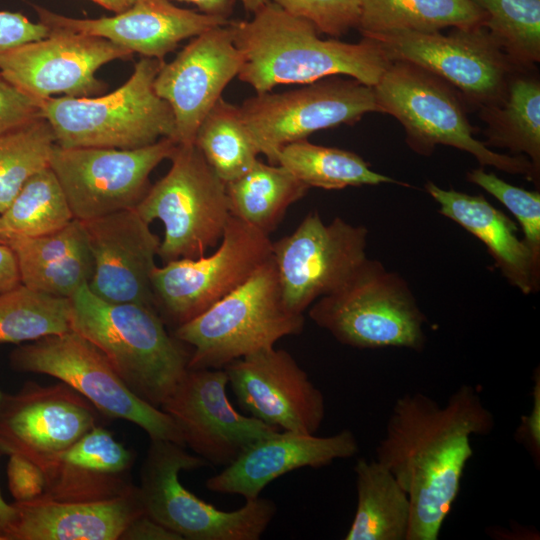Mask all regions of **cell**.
Returning <instances> with one entry per match:
<instances>
[{
  "label": "cell",
  "mask_w": 540,
  "mask_h": 540,
  "mask_svg": "<svg viewBox=\"0 0 540 540\" xmlns=\"http://www.w3.org/2000/svg\"><path fill=\"white\" fill-rule=\"evenodd\" d=\"M35 9L39 22L50 30L101 37L132 54L161 61L181 41L229 23L228 18L181 8L169 0H136L114 16L94 19L67 17L39 6Z\"/></svg>",
  "instance_id": "cell-22"
},
{
  "label": "cell",
  "mask_w": 540,
  "mask_h": 540,
  "mask_svg": "<svg viewBox=\"0 0 540 540\" xmlns=\"http://www.w3.org/2000/svg\"><path fill=\"white\" fill-rule=\"evenodd\" d=\"M308 315L350 347H425L426 316L408 282L376 259L367 257L340 287L317 299Z\"/></svg>",
  "instance_id": "cell-7"
},
{
  "label": "cell",
  "mask_w": 540,
  "mask_h": 540,
  "mask_svg": "<svg viewBox=\"0 0 540 540\" xmlns=\"http://www.w3.org/2000/svg\"><path fill=\"white\" fill-rule=\"evenodd\" d=\"M363 35L440 32L484 26L487 15L471 0H359Z\"/></svg>",
  "instance_id": "cell-29"
},
{
  "label": "cell",
  "mask_w": 540,
  "mask_h": 540,
  "mask_svg": "<svg viewBox=\"0 0 540 540\" xmlns=\"http://www.w3.org/2000/svg\"><path fill=\"white\" fill-rule=\"evenodd\" d=\"M373 89L379 112L402 124L414 152L430 156L437 145L451 146L473 155L482 167L522 175L539 187L540 171L526 156L498 153L474 137L462 96L439 76L409 62L391 61Z\"/></svg>",
  "instance_id": "cell-4"
},
{
  "label": "cell",
  "mask_w": 540,
  "mask_h": 540,
  "mask_svg": "<svg viewBox=\"0 0 540 540\" xmlns=\"http://www.w3.org/2000/svg\"><path fill=\"white\" fill-rule=\"evenodd\" d=\"M15 519V509L13 504L7 503L0 492V537L6 540L5 536Z\"/></svg>",
  "instance_id": "cell-47"
},
{
  "label": "cell",
  "mask_w": 540,
  "mask_h": 540,
  "mask_svg": "<svg viewBox=\"0 0 540 540\" xmlns=\"http://www.w3.org/2000/svg\"><path fill=\"white\" fill-rule=\"evenodd\" d=\"M132 55L101 37L51 30L43 39L0 55V73L39 102L55 95L92 97L106 87L96 77V71L106 63Z\"/></svg>",
  "instance_id": "cell-17"
},
{
  "label": "cell",
  "mask_w": 540,
  "mask_h": 540,
  "mask_svg": "<svg viewBox=\"0 0 540 540\" xmlns=\"http://www.w3.org/2000/svg\"><path fill=\"white\" fill-rule=\"evenodd\" d=\"M164 61L143 57L116 90L92 97H51L40 102L55 144L64 148L136 149L162 138L176 141L170 105L154 90Z\"/></svg>",
  "instance_id": "cell-5"
},
{
  "label": "cell",
  "mask_w": 540,
  "mask_h": 540,
  "mask_svg": "<svg viewBox=\"0 0 540 540\" xmlns=\"http://www.w3.org/2000/svg\"><path fill=\"white\" fill-rule=\"evenodd\" d=\"M12 504L15 519L6 540H119L145 513L138 486L106 500L58 501L42 495Z\"/></svg>",
  "instance_id": "cell-25"
},
{
  "label": "cell",
  "mask_w": 540,
  "mask_h": 540,
  "mask_svg": "<svg viewBox=\"0 0 540 540\" xmlns=\"http://www.w3.org/2000/svg\"><path fill=\"white\" fill-rule=\"evenodd\" d=\"M238 107L259 154L270 164H276L287 144L322 129L353 125L365 114L379 112L372 86L339 76L282 93H256Z\"/></svg>",
  "instance_id": "cell-12"
},
{
  "label": "cell",
  "mask_w": 540,
  "mask_h": 540,
  "mask_svg": "<svg viewBox=\"0 0 540 540\" xmlns=\"http://www.w3.org/2000/svg\"><path fill=\"white\" fill-rule=\"evenodd\" d=\"M532 70H517L505 100L479 108V118L486 124L483 143L488 148H505L526 156L540 171V81Z\"/></svg>",
  "instance_id": "cell-30"
},
{
  "label": "cell",
  "mask_w": 540,
  "mask_h": 540,
  "mask_svg": "<svg viewBox=\"0 0 540 540\" xmlns=\"http://www.w3.org/2000/svg\"><path fill=\"white\" fill-rule=\"evenodd\" d=\"M171 161L134 208L147 223H163L158 256L164 263L205 255L221 241L231 217L226 183L194 143L178 144Z\"/></svg>",
  "instance_id": "cell-9"
},
{
  "label": "cell",
  "mask_w": 540,
  "mask_h": 540,
  "mask_svg": "<svg viewBox=\"0 0 540 540\" xmlns=\"http://www.w3.org/2000/svg\"><path fill=\"white\" fill-rule=\"evenodd\" d=\"M93 259L92 293L112 303L155 307L151 276L161 240L135 209L81 221Z\"/></svg>",
  "instance_id": "cell-21"
},
{
  "label": "cell",
  "mask_w": 540,
  "mask_h": 540,
  "mask_svg": "<svg viewBox=\"0 0 540 540\" xmlns=\"http://www.w3.org/2000/svg\"><path fill=\"white\" fill-rule=\"evenodd\" d=\"M74 218L54 172L48 166L31 176L0 213V238L38 237L56 232Z\"/></svg>",
  "instance_id": "cell-33"
},
{
  "label": "cell",
  "mask_w": 540,
  "mask_h": 540,
  "mask_svg": "<svg viewBox=\"0 0 540 540\" xmlns=\"http://www.w3.org/2000/svg\"><path fill=\"white\" fill-rule=\"evenodd\" d=\"M240 407L284 431L316 434L325 417L322 392L294 357L275 347L223 368Z\"/></svg>",
  "instance_id": "cell-19"
},
{
  "label": "cell",
  "mask_w": 540,
  "mask_h": 540,
  "mask_svg": "<svg viewBox=\"0 0 540 540\" xmlns=\"http://www.w3.org/2000/svg\"><path fill=\"white\" fill-rule=\"evenodd\" d=\"M359 451L349 429L330 436L276 431L250 445L235 461L206 480L208 490L236 494L245 500L260 497L275 479L296 469L320 468Z\"/></svg>",
  "instance_id": "cell-23"
},
{
  "label": "cell",
  "mask_w": 540,
  "mask_h": 540,
  "mask_svg": "<svg viewBox=\"0 0 540 540\" xmlns=\"http://www.w3.org/2000/svg\"><path fill=\"white\" fill-rule=\"evenodd\" d=\"M357 505L345 540H406L411 504L405 490L379 461L355 464Z\"/></svg>",
  "instance_id": "cell-28"
},
{
  "label": "cell",
  "mask_w": 540,
  "mask_h": 540,
  "mask_svg": "<svg viewBox=\"0 0 540 540\" xmlns=\"http://www.w3.org/2000/svg\"><path fill=\"white\" fill-rule=\"evenodd\" d=\"M308 190L283 166L259 160L245 174L226 183L231 215L267 235Z\"/></svg>",
  "instance_id": "cell-31"
},
{
  "label": "cell",
  "mask_w": 540,
  "mask_h": 540,
  "mask_svg": "<svg viewBox=\"0 0 540 540\" xmlns=\"http://www.w3.org/2000/svg\"><path fill=\"white\" fill-rule=\"evenodd\" d=\"M195 5L200 12L227 18L235 0H177ZM248 12L255 13L271 0H238Z\"/></svg>",
  "instance_id": "cell-45"
},
{
  "label": "cell",
  "mask_w": 540,
  "mask_h": 540,
  "mask_svg": "<svg viewBox=\"0 0 540 540\" xmlns=\"http://www.w3.org/2000/svg\"><path fill=\"white\" fill-rule=\"evenodd\" d=\"M171 138L136 149L64 148L54 145L49 167L60 183L75 219L80 221L134 209L150 188L151 172L171 159Z\"/></svg>",
  "instance_id": "cell-14"
},
{
  "label": "cell",
  "mask_w": 540,
  "mask_h": 540,
  "mask_svg": "<svg viewBox=\"0 0 540 540\" xmlns=\"http://www.w3.org/2000/svg\"><path fill=\"white\" fill-rule=\"evenodd\" d=\"M276 164L283 166L309 188L339 190L382 183L408 186L373 171L362 157L351 151L316 145L306 139L282 147Z\"/></svg>",
  "instance_id": "cell-32"
},
{
  "label": "cell",
  "mask_w": 540,
  "mask_h": 540,
  "mask_svg": "<svg viewBox=\"0 0 540 540\" xmlns=\"http://www.w3.org/2000/svg\"><path fill=\"white\" fill-rule=\"evenodd\" d=\"M21 284L17 260L6 243L0 242V293Z\"/></svg>",
  "instance_id": "cell-46"
},
{
  "label": "cell",
  "mask_w": 540,
  "mask_h": 540,
  "mask_svg": "<svg viewBox=\"0 0 540 540\" xmlns=\"http://www.w3.org/2000/svg\"><path fill=\"white\" fill-rule=\"evenodd\" d=\"M51 30L18 12L0 11V55L22 44L47 37Z\"/></svg>",
  "instance_id": "cell-42"
},
{
  "label": "cell",
  "mask_w": 540,
  "mask_h": 540,
  "mask_svg": "<svg viewBox=\"0 0 540 540\" xmlns=\"http://www.w3.org/2000/svg\"><path fill=\"white\" fill-rule=\"evenodd\" d=\"M3 395H4V392H2V391L0 390V403H1V401H2Z\"/></svg>",
  "instance_id": "cell-49"
},
{
  "label": "cell",
  "mask_w": 540,
  "mask_h": 540,
  "mask_svg": "<svg viewBox=\"0 0 540 540\" xmlns=\"http://www.w3.org/2000/svg\"><path fill=\"white\" fill-rule=\"evenodd\" d=\"M368 230L340 217L325 224L308 213L293 233L272 244L283 299L303 313L320 297L340 287L367 258Z\"/></svg>",
  "instance_id": "cell-15"
},
{
  "label": "cell",
  "mask_w": 540,
  "mask_h": 540,
  "mask_svg": "<svg viewBox=\"0 0 540 540\" xmlns=\"http://www.w3.org/2000/svg\"><path fill=\"white\" fill-rule=\"evenodd\" d=\"M194 144L225 183L245 174L258 160L239 107L222 97L201 122Z\"/></svg>",
  "instance_id": "cell-34"
},
{
  "label": "cell",
  "mask_w": 540,
  "mask_h": 540,
  "mask_svg": "<svg viewBox=\"0 0 540 540\" xmlns=\"http://www.w3.org/2000/svg\"><path fill=\"white\" fill-rule=\"evenodd\" d=\"M224 369H188L160 406L185 447L208 464L226 467L250 445L280 429L239 413L227 397Z\"/></svg>",
  "instance_id": "cell-16"
},
{
  "label": "cell",
  "mask_w": 540,
  "mask_h": 540,
  "mask_svg": "<svg viewBox=\"0 0 540 540\" xmlns=\"http://www.w3.org/2000/svg\"><path fill=\"white\" fill-rule=\"evenodd\" d=\"M40 116V102L22 92L0 73V133Z\"/></svg>",
  "instance_id": "cell-40"
},
{
  "label": "cell",
  "mask_w": 540,
  "mask_h": 540,
  "mask_svg": "<svg viewBox=\"0 0 540 540\" xmlns=\"http://www.w3.org/2000/svg\"><path fill=\"white\" fill-rule=\"evenodd\" d=\"M286 12L310 21L319 32L339 37L358 26L359 0H271Z\"/></svg>",
  "instance_id": "cell-39"
},
{
  "label": "cell",
  "mask_w": 540,
  "mask_h": 540,
  "mask_svg": "<svg viewBox=\"0 0 540 540\" xmlns=\"http://www.w3.org/2000/svg\"><path fill=\"white\" fill-rule=\"evenodd\" d=\"M469 182L499 200L519 222L533 256L540 262V192L511 185L482 167L466 174Z\"/></svg>",
  "instance_id": "cell-38"
},
{
  "label": "cell",
  "mask_w": 540,
  "mask_h": 540,
  "mask_svg": "<svg viewBox=\"0 0 540 540\" xmlns=\"http://www.w3.org/2000/svg\"><path fill=\"white\" fill-rule=\"evenodd\" d=\"M69 299L23 284L0 293V344L34 341L70 330Z\"/></svg>",
  "instance_id": "cell-35"
},
{
  "label": "cell",
  "mask_w": 540,
  "mask_h": 540,
  "mask_svg": "<svg viewBox=\"0 0 540 540\" xmlns=\"http://www.w3.org/2000/svg\"><path fill=\"white\" fill-rule=\"evenodd\" d=\"M8 488L15 501L33 500L45 493L42 468L31 460L10 455L7 465Z\"/></svg>",
  "instance_id": "cell-41"
},
{
  "label": "cell",
  "mask_w": 540,
  "mask_h": 540,
  "mask_svg": "<svg viewBox=\"0 0 540 540\" xmlns=\"http://www.w3.org/2000/svg\"><path fill=\"white\" fill-rule=\"evenodd\" d=\"M9 360L15 371L59 379L91 402L100 414L139 426L150 440H167L185 447L174 420L136 396L104 354L72 330L20 345Z\"/></svg>",
  "instance_id": "cell-10"
},
{
  "label": "cell",
  "mask_w": 540,
  "mask_h": 540,
  "mask_svg": "<svg viewBox=\"0 0 540 540\" xmlns=\"http://www.w3.org/2000/svg\"><path fill=\"white\" fill-rule=\"evenodd\" d=\"M100 412L67 384L28 381L0 403V455H19L43 468L98 425Z\"/></svg>",
  "instance_id": "cell-18"
},
{
  "label": "cell",
  "mask_w": 540,
  "mask_h": 540,
  "mask_svg": "<svg viewBox=\"0 0 540 540\" xmlns=\"http://www.w3.org/2000/svg\"><path fill=\"white\" fill-rule=\"evenodd\" d=\"M136 0H127V2L129 3V5H132Z\"/></svg>",
  "instance_id": "cell-50"
},
{
  "label": "cell",
  "mask_w": 540,
  "mask_h": 540,
  "mask_svg": "<svg viewBox=\"0 0 540 540\" xmlns=\"http://www.w3.org/2000/svg\"><path fill=\"white\" fill-rule=\"evenodd\" d=\"M230 27L243 55L237 77L256 93L340 75L373 87L391 62L376 41L365 37L359 43L321 39L310 21L272 1L250 20L230 22Z\"/></svg>",
  "instance_id": "cell-2"
},
{
  "label": "cell",
  "mask_w": 540,
  "mask_h": 540,
  "mask_svg": "<svg viewBox=\"0 0 540 540\" xmlns=\"http://www.w3.org/2000/svg\"><path fill=\"white\" fill-rule=\"evenodd\" d=\"M269 235L231 215L214 253L156 266L151 282L155 307L174 329L242 285L272 256Z\"/></svg>",
  "instance_id": "cell-11"
},
{
  "label": "cell",
  "mask_w": 540,
  "mask_h": 540,
  "mask_svg": "<svg viewBox=\"0 0 540 540\" xmlns=\"http://www.w3.org/2000/svg\"><path fill=\"white\" fill-rule=\"evenodd\" d=\"M98 5L115 13L126 10L130 5L127 0H91Z\"/></svg>",
  "instance_id": "cell-48"
},
{
  "label": "cell",
  "mask_w": 540,
  "mask_h": 540,
  "mask_svg": "<svg viewBox=\"0 0 540 540\" xmlns=\"http://www.w3.org/2000/svg\"><path fill=\"white\" fill-rule=\"evenodd\" d=\"M390 61L420 66L451 84L474 108L500 105L515 67L484 27L440 32H402L365 36Z\"/></svg>",
  "instance_id": "cell-13"
},
{
  "label": "cell",
  "mask_w": 540,
  "mask_h": 540,
  "mask_svg": "<svg viewBox=\"0 0 540 540\" xmlns=\"http://www.w3.org/2000/svg\"><path fill=\"white\" fill-rule=\"evenodd\" d=\"M69 306L70 330L94 344L136 396L160 408L188 371L191 351L168 333L157 310L107 302L88 284Z\"/></svg>",
  "instance_id": "cell-3"
},
{
  "label": "cell",
  "mask_w": 540,
  "mask_h": 540,
  "mask_svg": "<svg viewBox=\"0 0 540 540\" xmlns=\"http://www.w3.org/2000/svg\"><path fill=\"white\" fill-rule=\"evenodd\" d=\"M119 540H183V538L143 513L127 526Z\"/></svg>",
  "instance_id": "cell-44"
},
{
  "label": "cell",
  "mask_w": 540,
  "mask_h": 540,
  "mask_svg": "<svg viewBox=\"0 0 540 540\" xmlns=\"http://www.w3.org/2000/svg\"><path fill=\"white\" fill-rule=\"evenodd\" d=\"M0 540H3V539L0 537Z\"/></svg>",
  "instance_id": "cell-52"
},
{
  "label": "cell",
  "mask_w": 540,
  "mask_h": 540,
  "mask_svg": "<svg viewBox=\"0 0 540 540\" xmlns=\"http://www.w3.org/2000/svg\"><path fill=\"white\" fill-rule=\"evenodd\" d=\"M0 242H3V243H5V242H4V241H3V240H2L1 238H0Z\"/></svg>",
  "instance_id": "cell-51"
},
{
  "label": "cell",
  "mask_w": 540,
  "mask_h": 540,
  "mask_svg": "<svg viewBox=\"0 0 540 540\" xmlns=\"http://www.w3.org/2000/svg\"><path fill=\"white\" fill-rule=\"evenodd\" d=\"M304 325V315L292 312L283 299L271 256L242 285L176 327L173 335L191 347L189 369H223L300 334Z\"/></svg>",
  "instance_id": "cell-6"
},
{
  "label": "cell",
  "mask_w": 540,
  "mask_h": 540,
  "mask_svg": "<svg viewBox=\"0 0 540 540\" xmlns=\"http://www.w3.org/2000/svg\"><path fill=\"white\" fill-rule=\"evenodd\" d=\"M136 454L111 431L96 425L43 468L45 493L58 501H97L137 488L132 480Z\"/></svg>",
  "instance_id": "cell-24"
},
{
  "label": "cell",
  "mask_w": 540,
  "mask_h": 540,
  "mask_svg": "<svg viewBox=\"0 0 540 540\" xmlns=\"http://www.w3.org/2000/svg\"><path fill=\"white\" fill-rule=\"evenodd\" d=\"M5 243L15 254L21 284L32 290L69 299L92 277L93 259L78 219L47 235Z\"/></svg>",
  "instance_id": "cell-27"
},
{
  "label": "cell",
  "mask_w": 540,
  "mask_h": 540,
  "mask_svg": "<svg viewBox=\"0 0 540 540\" xmlns=\"http://www.w3.org/2000/svg\"><path fill=\"white\" fill-rule=\"evenodd\" d=\"M487 15L484 27L518 69L540 61V0H471Z\"/></svg>",
  "instance_id": "cell-37"
},
{
  "label": "cell",
  "mask_w": 540,
  "mask_h": 540,
  "mask_svg": "<svg viewBox=\"0 0 540 540\" xmlns=\"http://www.w3.org/2000/svg\"><path fill=\"white\" fill-rule=\"evenodd\" d=\"M494 426L492 412L470 385L460 386L444 405L420 392L395 401L375 453L409 497L406 540L439 538L473 456L471 437L488 435Z\"/></svg>",
  "instance_id": "cell-1"
},
{
  "label": "cell",
  "mask_w": 540,
  "mask_h": 540,
  "mask_svg": "<svg viewBox=\"0 0 540 540\" xmlns=\"http://www.w3.org/2000/svg\"><path fill=\"white\" fill-rule=\"evenodd\" d=\"M242 64L230 22L193 37L171 62H163L154 90L172 109L178 144L194 143L201 122Z\"/></svg>",
  "instance_id": "cell-20"
},
{
  "label": "cell",
  "mask_w": 540,
  "mask_h": 540,
  "mask_svg": "<svg viewBox=\"0 0 540 540\" xmlns=\"http://www.w3.org/2000/svg\"><path fill=\"white\" fill-rule=\"evenodd\" d=\"M209 465L185 447L167 440H150L140 468L138 486L144 512L188 540H258L276 512L267 498L245 500L234 511L216 508L189 491L181 471Z\"/></svg>",
  "instance_id": "cell-8"
},
{
  "label": "cell",
  "mask_w": 540,
  "mask_h": 540,
  "mask_svg": "<svg viewBox=\"0 0 540 540\" xmlns=\"http://www.w3.org/2000/svg\"><path fill=\"white\" fill-rule=\"evenodd\" d=\"M426 191L439 204V213L477 237L504 278L524 295L540 285V262L535 259L516 224L482 195L443 189L428 181Z\"/></svg>",
  "instance_id": "cell-26"
},
{
  "label": "cell",
  "mask_w": 540,
  "mask_h": 540,
  "mask_svg": "<svg viewBox=\"0 0 540 540\" xmlns=\"http://www.w3.org/2000/svg\"><path fill=\"white\" fill-rule=\"evenodd\" d=\"M533 385V404L528 415L521 417L520 425L517 429V436L522 442L537 464L540 458V374L539 369L535 371Z\"/></svg>",
  "instance_id": "cell-43"
},
{
  "label": "cell",
  "mask_w": 540,
  "mask_h": 540,
  "mask_svg": "<svg viewBox=\"0 0 540 540\" xmlns=\"http://www.w3.org/2000/svg\"><path fill=\"white\" fill-rule=\"evenodd\" d=\"M55 137L42 116L0 133V213L26 181L49 166Z\"/></svg>",
  "instance_id": "cell-36"
}]
</instances>
